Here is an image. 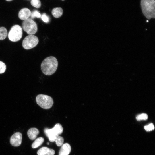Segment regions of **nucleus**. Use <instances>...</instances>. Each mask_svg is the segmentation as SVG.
Listing matches in <instances>:
<instances>
[{
  "label": "nucleus",
  "mask_w": 155,
  "mask_h": 155,
  "mask_svg": "<svg viewBox=\"0 0 155 155\" xmlns=\"http://www.w3.org/2000/svg\"><path fill=\"white\" fill-rule=\"evenodd\" d=\"M144 128L147 131H150L154 130V127L152 123H150L145 126Z\"/></svg>",
  "instance_id": "21"
},
{
  "label": "nucleus",
  "mask_w": 155,
  "mask_h": 155,
  "mask_svg": "<svg viewBox=\"0 0 155 155\" xmlns=\"http://www.w3.org/2000/svg\"><path fill=\"white\" fill-rule=\"evenodd\" d=\"M55 152L54 150L50 149L49 152L46 155H54Z\"/></svg>",
  "instance_id": "23"
},
{
  "label": "nucleus",
  "mask_w": 155,
  "mask_h": 155,
  "mask_svg": "<svg viewBox=\"0 0 155 155\" xmlns=\"http://www.w3.org/2000/svg\"><path fill=\"white\" fill-rule=\"evenodd\" d=\"M44 131L46 135L48 137L51 135H59L61 134L63 131V129L61 124L57 123L52 129L45 128Z\"/></svg>",
  "instance_id": "7"
},
{
  "label": "nucleus",
  "mask_w": 155,
  "mask_h": 155,
  "mask_svg": "<svg viewBox=\"0 0 155 155\" xmlns=\"http://www.w3.org/2000/svg\"><path fill=\"white\" fill-rule=\"evenodd\" d=\"M54 142H55L56 144L58 146H62L64 142V139L61 136L58 135Z\"/></svg>",
  "instance_id": "16"
},
{
  "label": "nucleus",
  "mask_w": 155,
  "mask_h": 155,
  "mask_svg": "<svg viewBox=\"0 0 155 155\" xmlns=\"http://www.w3.org/2000/svg\"><path fill=\"white\" fill-rule=\"evenodd\" d=\"M62 1H64L65 0H61Z\"/></svg>",
  "instance_id": "26"
},
{
  "label": "nucleus",
  "mask_w": 155,
  "mask_h": 155,
  "mask_svg": "<svg viewBox=\"0 0 155 155\" xmlns=\"http://www.w3.org/2000/svg\"><path fill=\"white\" fill-rule=\"evenodd\" d=\"M58 66L57 59L53 56L48 57L42 62L41 68L42 73L45 75H50L56 71Z\"/></svg>",
  "instance_id": "1"
},
{
  "label": "nucleus",
  "mask_w": 155,
  "mask_h": 155,
  "mask_svg": "<svg viewBox=\"0 0 155 155\" xmlns=\"http://www.w3.org/2000/svg\"><path fill=\"white\" fill-rule=\"evenodd\" d=\"M41 18L43 21L46 23H48L49 21V17L45 13H43L41 16Z\"/></svg>",
  "instance_id": "22"
},
{
  "label": "nucleus",
  "mask_w": 155,
  "mask_h": 155,
  "mask_svg": "<svg viewBox=\"0 0 155 155\" xmlns=\"http://www.w3.org/2000/svg\"><path fill=\"white\" fill-rule=\"evenodd\" d=\"M38 38L33 35H29L24 39L22 43V46L26 49H29L36 46L38 44Z\"/></svg>",
  "instance_id": "6"
},
{
  "label": "nucleus",
  "mask_w": 155,
  "mask_h": 155,
  "mask_svg": "<svg viewBox=\"0 0 155 155\" xmlns=\"http://www.w3.org/2000/svg\"><path fill=\"white\" fill-rule=\"evenodd\" d=\"M23 30L29 35H33L36 33L38 30L36 23L31 18L24 20L22 24Z\"/></svg>",
  "instance_id": "4"
},
{
  "label": "nucleus",
  "mask_w": 155,
  "mask_h": 155,
  "mask_svg": "<svg viewBox=\"0 0 155 155\" xmlns=\"http://www.w3.org/2000/svg\"><path fill=\"white\" fill-rule=\"evenodd\" d=\"M39 133V130L36 128H32L28 130L27 135L30 140H33L36 139Z\"/></svg>",
  "instance_id": "11"
},
{
  "label": "nucleus",
  "mask_w": 155,
  "mask_h": 155,
  "mask_svg": "<svg viewBox=\"0 0 155 155\" xmlns=\"http://www.w3.org/2000/svg\"><path fill=\"white\" fill-rule=\"evenodd\" d=\"M31 3L32 6L37 8L40 7L41 4L40 0H31Z\"/></svg>",
  "instance_id": "17"
},
{
  "label": "nucleus",
  "mask_w": 155,
  "mask_h": 155,
  "mask_svg": "<svg viewBox=\"0 0 155 155\" xmlns=\"http://www.w3.org/2000/svg\"><path fill=\"white\" fill-rule=\"evenodd\" d=\"M47 144V145H49V142H48Z\"/></svg>",
  "instance_id": "25"
},
{
  "label": "nucleus",
  "mask_w": 155,
  "mask_h": 155,
  "mask_svg": "<svg viewBox=\"0 0 155 155\" xmlns=\"http://www.w3.org/2000/svg\"><path fill=\"white\" fill-rule=\"evenodd\" d=\"M7 35V32L4 27L0 28V40H3L5 38Z\"/></svg>",
  "instance_id": "14"
},
{
  "label": "nucleus",
  "mask_w": 155,
  "mask_h": 155,
  "mask_svg": "<svg viewBox=\"0 0 155 155\" xmlns=\"http://www.w3.org/2000/svg\"><path fill=\"white\" fill-rule=\"evenodd\" d=\"M148 118V115L145 113H142L138 115L136 117V119L138 121L141 120H146Z\"/></svg>",
  "instance_id": "19"
},
{
  "label": "nucleus",
  "mask_w": 155,
  "mask_h": 155,
  "mask_svg": "<svg viewBox=\"0 0 155 155\" xmlns=\"http://www.w3.org/2000/svg\"><path fill=\"white\" fill-rule=\"evenodd\" d=\"M49 148L44 147L41 148L37 151L38 155H46L49 152Z\"/></svg>",
  "instance_id": "15"
},
{
  "label": "nucleus",
  "mask_w": 155,
  "mask_h": 155,
  "mask_svg": "<svg viewBox=\"0 0 155 155\" xmlns=\"http://www.w3.org/2000/svg\"><path fill=\"white\" fill-rule=\"evenodd\" d=\"M22 35V29L19 25H16L13 26L8 34L9 40L12 42H17L21 38Z\"/></svg>",
  "instance_id": "5"
},
{
  "label": "nucleus",
  "mask_w": 155,
  "mask_h": 155,
  "mask_svg": "<svg viewBox=\"0 0 155 155\" xmlns=\"http://www.w3.org/2000/svg\"><path fill=\"white\" fill-rule=\"evenodd\" d=\"M6 0L7 1H12L13 0Z\"/></svg>",
  "instance_id": "24"
},
{
  "label": "nucleus",
  "mask_w": 155,
  "mask_h": 155,
  "mask_svg": "<svg viewBox=\"0 0 155 155\" xmlns=\"http://www.w3.org/2000/svg\"><path fill=\"white\" fill-rule=\"evenodd\" d=\"M6 69V65L3 62L0 61V74L3 73Z\"/></svg>",
  "instance_id": "20"
},
{
  "label": "nucleus",
  "mask_w": 155,
  "mask_h": 155,
  "mask_svg": "<svg viewBox=\"0 0 155 155\" xmlns=\"http://www.w3.org/2000/svg\"><path fill=\"white\" fill-rule=\"evenodd\" d=\"M154 0H141V7L144 15L148 19L155 17Z\"/></svg>",
  "instance_id": "2"
},
{
  "label": "nucleus",
  "mask_w": 155,
  "mask_h": 155,
  "mask_svg": "<svg viewBox=\"0 0 155 155\" xmlns=\"http://www.w3.org/2000/svg\"><path fill=\"white\" fill-rule=\"evenodd\" d=\"M41 16L40 13L38 11L35 10L31 13L30 16L31 18L32 19L35 18H40L41 17Z\"/></svg>",
  "instance_id": "18"
},
{
  "label": "nucleus",
  "mask_w": 155,
  "mask_h": 155,
  "mask_svg": "<svg viewBox=\"0 0 155 155\" xmlns=\"http://www.w3.org/2000/svg\"><path fill=\"white\" fill-rule=\"evenodd\" d=\"M71 151V147L68 143L63 144L59 152V155H68Z\"/></svg>",
  "instance_id": "10"
},
{
  "label": "nucleus",
  "mask_w": 155,
  "mask_h": 155,
  "mask_svg": "<svg viewBox=\"0 0 155 155\" xmlns=\"http://www.w3.org/2000/svg\"><path fill=\"white\" fill-rule=\"evenodd\" d=\"M31 12L28 8H25L22 9L19 12L18 16L19 18L24 20L29 18L30 16Z\"/></svg>",
  "instance_id": "9"
},
{
  "label": "nucleus",
  "mask_w": 155,
  "mask_h": 155,
  "mask_svg": "<svg viewBox=\"0 0 155 155\" xmlns=\"http://www.w3.org/2000/svg\"><path fill=\"white\" fill-rule=\"evenodd\" d=\"M22 138V135L21 133L19 132H16L10 138V144L14 146H18L21 144Z\"/></svg>",
  "instance_id": "8"
},
{
  "label": "nucleus",
  "mask_w": 155,
  "mask_h": 155,
  "mask_svg": "<svg viewBox=\"0 0 155 155\" xmlns=\"http://www.w3.org/2000/svg\"><path fill=\"white\" fill-rule=\"evenodd\" d=\"M44 139L42 137H39L36 139L32 145L33 148H36L41 145L44 141Z\"/></svg>",
  "instance_id": "13"
},
{
  "label": "nucleus",
  "mask_w": 155,
  "mask_h": 155,
  "mask_svg": "<svg viewBox=\"0 0 155 155\" xmlns=\"http://www.w3.org/2000/svg\"><path fill=\"white\" fill-rule=\"evenodd\" d=\"M62 9L60 7L53 8L52 10L51 13L53 16L56 18L61 17L63 13Z\"/></svg>",
  "instance_id": "12"
},
{
  "label": "nucleus",
  "mask_w": 155,
  "mask_h": 155,
  "mask_svg": "<svg viewBox=\"0 0 155 155\" xmlns=\"http://www.w3.org/2000/svg\"><path fill=\"white\" fill-rule=\"evenodd\" d=\"M36 100L40 107L45 109L50 108L54 103L53 99L51 97L43 94L38 95L36 97Z\"/></svg>",
  "instance_id": "3"
}]
</instances>
